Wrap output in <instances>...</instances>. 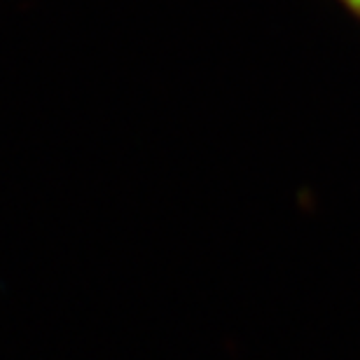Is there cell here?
I'll return each mask as SVG.
<instances>
[{"label":"cell","mask_w":360,"mask_h":360,"mask_svg":"<svg viewBox=\"0 0 360 360\" xmlns=\"http://www.w3.org/2000/svg\"><path fill=\"white\" fill-rule=\"evenodd\" d=\"M340 3L347 7L351 14H356V17L360 19V0H340Z\"/></svg>","instance_id":"6da1fadb"}]
</instances>
